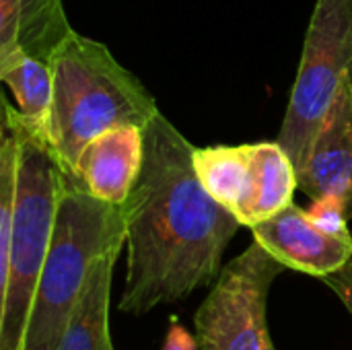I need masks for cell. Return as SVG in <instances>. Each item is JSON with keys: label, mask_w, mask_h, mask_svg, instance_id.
I'll return each instance as SVG.
<instances>
[{"label": "cell", "mask_w": 352, "mask_h": 350, "mask_svg": "<svg viewBox=\"0 0 352 350\" xmlns=\"http://www.w3.org/2000/svg\"><path fill=\"white\" fill-rule=\"evenodd\" d=\"M50 64L54 97L47 136L70 169L95 136L120 126L144 130L159 113L148 89L101 41L72 31L56 47Z\"/></svg>", "instance_id": "obj_3"}, {"label": "cell", "mask_w": 352, "mask_h": 350, "mask_svg": "<svg viewBox=\"0 0 352 350\" xmlns=\"http://www.w3.org/2000/svg\"><path fill=\"white\" fill-rule=\"evenodd\" d=\"M144 157V130L136 126L111 128L85 144L74 173L85 188L111 204H124Z\"/></svg>", "instance_id": "obj_9"}, {"label": "cell", "mask_w": 352, "mask_h": 350, "mask_svg": "<svg viewBox=\"0 0 352 350\" xmlns=\"http://www.w3.org/2000/svg\"><path fill=\"white\" fill-rule=\"evenodd\" d=\"M322 281L336 293V297L342 301V305L349 309V314L352 316V260L346 262L340 270L328 274Z\"/></svg>", "instance_id": "obj_16"}, {"label": "cell", "mask_w": 352, "mask_h": 350, "mask_svg": "<svg viewBox=\"0 0 352 350\" xmlns=\"http://www.w3.org/2000/svg\"><path fill=\"white\" fill-rule=\"evenodd\" d=\"M307 215L311 217V221L322 231H326L330 235H336V237H351L349 215H346V206L342 204V200H338L334 196L311 198Z\"/></svg>", "instance_id": "obj_15"}, {"label": "cell", "mask_w": 352, "mask_h": 350, "mask_svg": "<svg viewBox=\"0 0 352 350\" xmlns=\"http://www.w3.org/2000/svg\"><path fill=\"white\" fill-rule=\"evenodd\" d=\"M248 190L235 217L252 229L293 204L299 188L295 165L278 142L248 144Z\"/></svg>", "instance_id": "obj_10"}, {"label": "cell", "mask_w": 352, "mask_h": 350, "mask_svg": "<svg viewBox=\"0 0 352 350\" xmlns=\"http://www.w3.org/2000/svg\"><path fill=\"white\" fill-rule=\"evenodd\" d=\"M297 188L309 198L334 196L352 219V72L342 80L336 99L322 122Z\"/></svg>", "instance_id": "obj_8"}, {"label": "cell", "mask_w": 352, "mask_h": 350, "mask_svg": "<svg viewBox=\"0 0 352 350\" xmlns=\"http://www.w3.org/2000/svg\"><path fill=\"white\" fill-rule=\"evenodd\" d=\"M198 340L196 336H192L182 324H177L175 318H171V326L169 332L165 336L163 342V350H198Z\"/></svg>", "instance_id": "obj_17"}, {"label": "cell", "mask_w": 352, "mask_h": 350, "mask_svg": "<svg viewBox=\"0 0 352 350\" xmlns=\"http://www.w3.org/2000/svg\"><path fill=\"white\" fill-rule=\"evenodd\" d=\"M0 78L10 87L16 109L31 124L47 132V118L54 97L52 64L16 47L0 56Z\"/></svg>", "instance_id": "obj_13"}, {"label": "cell", "mask_w": 352, "mask_h": 350, "mask_svg": "<svg viewBox=\"0 0 352 350\" xmlns=\"http://www.w3.org/2000/svg\"><path fill=\"white\" fill-rule=\"evenodd\" d=\"M126 243L124 204L93 196L64 165L50 252L35 289L23 350H56L95 264Z\"/></svg>", "instance_id": "obj_4"}, {"label": "cell", "mask_w": 352, "mask_h": 350, "mask_svg": "<svg viewBox=\"0 0 352 350\" xmlns=\"http://www.w3.org/2000/svg\"><path fill=\"white\" fill-rule=\"evenodd\" d=\"M72 31L62 0H0V56L21 47L50 62Z\"/></svg>", "instance_id": "obj_11"}, {"label": "cell", "mask_w": 352, "mask_h": 350, "mask_svg": "<svg viewBox=\"0 0 352 350\" xmlns=\"http://www.w3.org/2000/svg\"><path fill=\"white\" fill-rule=\"evenodd\" d=\"M194 149L159 111L144 128L140 173L124 202L128 268L120 311L142 316L188 299L221 274L243 227L194 171Z\"/></svg>", "instance_id": "obj_1"}, {"label": "cell", "mask_w": 352, "mask_h": 350, "mask_svg": "<svg viewBox=\"0 0 352 350\" xmlns=\"http://www.w3.org/2000/svg\"><path fill=\"white\" fill-rule=\"evenodd\" d=\"M254 241L291 270L326 278L352 260V237L322 231L295 202L252 227Z\"/></svg>", "instance_id": "obj_7"}, {"label": "cell", "mask_w": 352, "mask_h": 350, "mask_svg": "<svg viewBox=\"0 0 352 350\" xmlns=\"http://www.w3.org/2000/svg\"><path fill=\"white\" fill-rule=\"evenodd\" d=\"M0 101L2 120L19 140L8 264L0 278V350H23L31 303L56 227L64 163L47 132L31 124L4 95Z\"/></svg>", "instance_id": "obj_2"}, {"label": "cell", "mask_w": 352, "mask_h": 350, "mask_svg": "<svg viewBox=\"0 0 352 350\" xmlns=\"http://www.w3.org/2000/svg\"><path fill=\"white\" fill-rule=\"evenodd\" d=\"M352 72V0H318L305 33L297 78L276 142L291 157L295 171L326 120L342 80Z\"/></svg>", "instance_id": "obj_5"}, {"label": "cell", "mask_w": 352, "mask_h": 350, "mask_svg": "<svg viewBox=\"0 0 352 350\" xmlns=\"http://www.w3.org/2000/svg\"><path fill=\"white\" fill-rule=\"evenodd\" d=\"M120 252L122 250L109 252L95 264L56 350H113L109 336V299Z\"/></svg>", "instance_id": "obj_12"}, {"label": "cell", "mask_w": 352, "mask_h": 350, "mask_svg": "<svg viewBox=\"0 0 352 350\" xmlns=\"http://www.w3.org/2000/svg\"><path fill=\"white\" fill-rule=\"evenodd\" d=\"M194 171L202 188L219 204L237 215L248 190V144L194 149Z\"/></svg>", "instance_id": "obj_14"}, {"label": "cell", "mask_w": 352, "mask_h": 350, "mask_svg": "<svg viewBox=\"0 0 352 350\" xmlns=\"http://www.w3.org/2000/svg\"><path fill=\"white\" fill-rule=\"evenodd\" d=\"M285 268L258 241L233 258L194 314L200 350H276L266 305L270 287Z\"/></svg>", "instance_id": "obj_6"}]
</instances>
